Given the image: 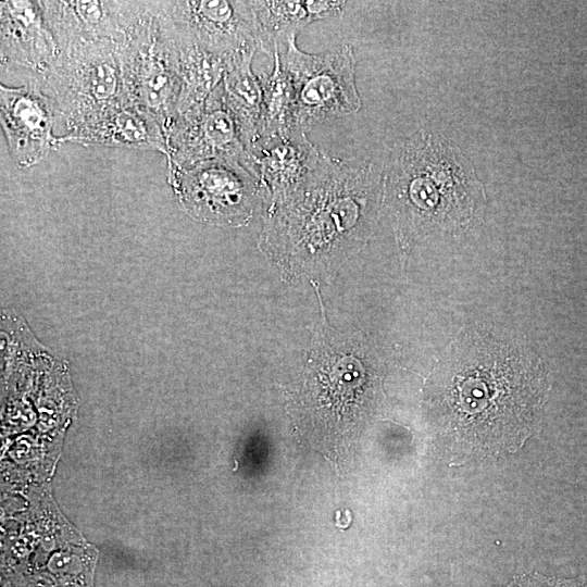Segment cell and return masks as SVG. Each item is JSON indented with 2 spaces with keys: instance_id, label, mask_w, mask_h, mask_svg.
Instances as JSON below:
<instances>
[{
  "instance_id": "obj_1",
  "label": "cell",
  "mask_w": 587,
  "mask_h": 587,
  "mask_svg": "<svg viewBox=\"0 0 587 587\" xmlns=\"http://www.w3.org/2000/svg\"><path fill=\"white\" fill-rule=\"evenodd\" d=\"M549 372L519 339L472 328L455 339L430 382L436 435L451 464L517 451L537 429Z\"/></svg>"
},
{
  "instance_id": "obj_2",
  "label": "cell",
  "mask_w": 587,
  "mask_h": 587,
  "mask_svg": "<svg viewBox=\"0 0 587 587\" xmlns=\"http://www.w3.org/2000/svg\"><path fill=\"white\" fill-rule=\"evenodd\" d=\"M386 199L404 240L467 227L486 196L471 162L439 133L420 129L391 150L384 170Z\"/></svg>"
},
{
  "instance_id": "obj_3",
  "label": "cell",
  "mask_w": 587,
  "mask_h": 587,
  "mask_svg": "<svg viewBox=\"0 0 587 587\" xmlns=\"http://www.w3.org/2000/svg\"><path fill=\"white\" fill-rule=\"evenodd\" d=\"M384 189V173L372 162L324 154L311 176L280 199L272 227L294 246H342L364 237Z\"/></svg>"
},
{
  "instance_id": "obj_4",
  "label": "cell",
  "mask_w": 587,
  "mask_h": 587,
  "mask_svg": "<svg viewBox=\"0 0 587 587\" xmlns=\"http://www.w3.org/2000/svg\"><path fill=\"white\" fill-rule=\"evenodd\" d=\"M123 99L152 116L164 136L182 91L179 49L162 1H146L117 42Z\"/></svg>"
},
{
  "instance_id": "obj_5",
  "label": "cell",
  "mask_w": 587,
  "mask_h": 587,
  "mask_svg": "<svg viewBox=\"0 0 587 587\" xmlns=\"http://www.w3.org/2000/svg\"><path fill=\"white\" fill-rule=\"evenodd\" d=\"M37 82L52 101L67 132L72 130L123 100L117 43L98 40L64 48Z\"/></svg>"
},
{
  "instance_id": "obj_6",
  "label": "cell",
  "mask_w": 587,
  "mask_h": 587,
  "mask_svg": "<svg viewBox=\"0 0 587 587\" xmlns=\"http://www.w3.org/2000/svg\"><path fill=\"white\" fill-rule=\"evenodd\" d=\"M292 37L279 60L296 86L295 128L313 127L358 112L362 101L355 83V55L350 45L322 53L300 50Z\"/></svg>"
},
{
  "instance_id": "obj_7",
  "label": "cell",
  "mask_w": 587,
  "mask_h": 587,
  "mask_svg": "<svg viewBox=\"0 0 587 587\" xmlns=\"http://www.w3.org/2000/svg\"><path fill=\"white\" fill-rule=\"evenodd\" d=\"M168 183L193 218L228 226L249 221L264 190L236 159H211L188 168H168Z\"/></svg>"
},
{
  "instance_id": "obj_8",
  "label": "cell",
  "mask_w": 587,
  "mask_h": 587,
  "mask_svg": "<svg viewBox=\"0 0 587 587\" xmlns=\"http://www.w3.org/2000/svg\"><path fill=\"white\" fill-rule=\"evenodd\" d=\"M168 168H188L211 159L241 162L245 147L222 82L207 100L178 113L165 133Z\"/></svg>"
},
{
  "instance_id": "obj_9",
  "label": "cell",
  "mask_w": 587,
  "mask_h": 587,
  "mask_svg": "<svg viewBox=\"0 0 587 587\" xmlns=\"http://www.w3.org/2000/svg\"><path fill=\"white\" fill-rule=\"evenodd\" d=\"M174 29L199 48L218 55L259 51L253 1H162Z\"/></svg>"
},
{
  "instance_id": "obj_10",
  "label": "cell",
  "mask_w": 587,
  "mask_h": 587,
  "mask_svg": "<svg viewBox=\"0 0 587 587\" xmlns=\"http://www.w3.org/2000/svg\"><path fill=\"white\" fill-rule=\"evenodd\" d=\"M57 115L50 98L36 78L20 87L0 85V120L11 157L20 167H30L55 149Z\"/></svg>"
},
{
  "instance_id": "obj_11",
  "label": "cell",
  "mask_w": 587,
  "mask_h": 587,
  "mask_svg": "<svg viewBox=\"0 0 587 587\" xmlns=\"http://www.w3.org/2000/svg\"><path fill=\"white\" fill-rule=\"evenodd\" d=\"M146 1H41L45 21L62 50L78 42H118Z\"/></svg>"
},
{
  "instance_id": "obj_12",
  "label": "cell",
  "mask_w": 587,
  "mask_h": 587,
  "mask_svg": "<svg viewBox=\"0 0 587 587\" xmlns=\"http://www.w3.org/2000/svg\"><path fill=\"white\" fill-rule=\"evenodd\" d=\"M1 70L24 68L41 79L59 50L41 8V1L11 0L0 3Z\"/></svg>"
},
{
  "instance_id": "obj_13",
  "label": "cell",
  "mask_w": 587,
  "mask_h": 587,
  "mask_svg": "<svg viewBox=\"0 0 587 587\" xmlns=\"http://www.w3.org/2000/svg\"><path fill=\"white\" fill-rule=\"evenodd\" d=\"M305 134L294 130L261 137L245 151L241 159V164L259 179L263 188L279 200L299 188L325 154Z\"/></svg>"
},
{
  "instance_id": "obj_14",
  "label": "cell",
  "mask_w": 587,
  "mask_h": 587,
  "mask_svg": "<svg viewBox=\"0 0 587 587\" xmlns=\"http://www.w3.org/2000/svg\"><path fill=\"white\" fill-rule=\"evenodd\" d=\"M64 142L155 150L167 154L166 139L160 124L124 99L58 136V143Z\"/></svg>"
},
{
  "instance_id": "obj_15",
  "label": "cell",
  "mask_w": 587,
  "mask_h": 587,
  "mask_svg": "<svg viewBox=\"0 0 587 587\" xmlns=\"http://www.w3.org/2000/svg\"><path fill=\"white\" fill-rule=\"evenodd\" d=\"M259 25V51L273 57L274 50L297 37L309 24L338 15L347 1H253ZM280 49V48H279Z\"/></svg>"
},
{
  "instance_id": "obj_16",
  "label": "cell",
  "mask_w": 587,
  "mask_h": 587,
  "mask_svg": "<svg viewBox=\"0 0 587 587\" xmlns=\"http://www.w3.org/2000/svg\"><path fill=\"white\" fill-rule=\"evenodd\" d=\"M257 51L233 54L222 80L227 105L239 128L245 151L259 140L262 132L263 87L252 71Z\"/></svg>"
},
{
  "instance_id": "obj_17",
  "label": "cell",
  "mask_w": 587,
  "mask_h": 587,
  "mask_svg": "<svg viewBox=\"0 0 587 587\" xmlns=\"http://www.w3.org/2000/svg\"><path fill=\"white\" fill-rule=\"evenodd\" d=\"M273 59L274 67L272 73L260 75L263 87L262 132L260 138L297 130L295 128L296 86L291 75L279 60V48L274 50Z\"/></svg>"
}]
</instances>
